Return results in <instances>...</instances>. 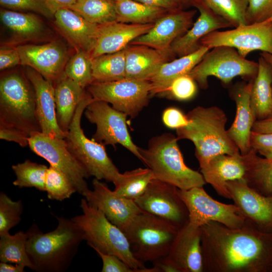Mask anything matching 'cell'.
I'll return each instance as SVG.
<instances>
[{
  "instance_id": "obj_1",
  "label": "cell",
  "mask_w": 272,
  "mask_h": 272,
  "mask_svg": "<svg viewBox=\"0 0 272 272\" xmlns=\"http://www.w3.org/2000/svg\"><path fill=\"white\" fill-rule=\"evenodd\" d=\"M200 232L203 270L272 271V232L247 222L239 228L210 222Z\"/></svg>"
},
{
  "instance_id": "obj_2",
  "label": "cell",
  "mask_w": 272,
  "mask_h": 272,
  "mask_svg": "<svg viewBox=\"0 0 272 272\" xmlns=\"http://www.w3.org/2000/svg\"><path fill=\"white\" fill-rule=\"evenodd\" d=\"M58 224L53 231L43 233L36 224L26 232L28 254L38 272H63L71 264L84 233L72 219L57 217Z\"/></svg>"
},
{
  "instance_id": "obj_3",
  "label": "cell",
  "mask_w": 272,
  "mask_h": 272,
  "mask_svg": "<svg viewBox=\"0 0 272 272\" xmlns=\"http://www.w3.org/2000/svg\"><path fill=\"white\" fill-rule=\"evenodd\" d=\"M186 116L189 123L176 129V137L178 140H188L194 144L200 168L217 155L241 154L226 129L227 117L222 109L217 106H198Z\"/></svg>"
},
{
  "instance_id": "obj_4",
  "label": "cell",
  "mask_w": 272,
  "mask_h": 272,
  "mask_svg": "<svg viewBox=\"0 0 272 272\" xmlns=\"http://www.w3.org/2000/svg\"><path fill=\"white\" fill-rule=\"evenodd\" d=\"M178 140L176 136L168 132L152 137L147 148L139 147L141 161L151 169L154 179L181 190L203 187L207 183L202 175L185 164Z\"/></svg>"
},
{
  "instance_id": "obj_5",
  "label": "cell",
  "mask_w": 272,
  "mask_h": 272,
  "mask_svg": "<svg viewBox=\"0 0 272 272\" xmlns=\"http://www.w3.org/2000/svg\"><path fill=\"white\" fill-rule=\"evenodd\" d=\"M0 126L14 128L29 137L41 132L35 91L26 75L12 72L1 77Z\"/></svg>"
},
{
  "instance_id": "obj_6",
  "label": "cell",
  "mask_w": 272,
  "mask_h": 272,
  "mask_svg": "<svg viewBox=\"0 0 272 272\" xmlns=\"http://www.w3.org/2000/svg\"><path fill=\"white\" fill-rule=\"evenodd\" d=\"M80 207L83 214L71 219L83 231L85 240L94 250L118 256L135 272L146 267L133 255L124 232L112 224L104 213L81 199Z\"/></svg>"
},
{
  "instance_id": "obj_7",
  "label": "cell",
  "mask_w": 272,
  "mask_h": 272,
  "mask_svg": "<svg viewBox=\"0 0 272 272\" xmlns=\"http://www.w3.org/2000/svg\"><path fill=\"white\" fill-rule=\"evenodd\" d=\"M93 100L88 92L77 108L64 140L69 150L90 176L112 182L115 186L120 182L122 173L108 157L104 145L88 138L81 127L83 113Z\"/></svg>"
},
{
  "instance_id": "obj_8",
  "label": "cell",
  "mask_w": 272,
  "mask_h": 272,
  "mask_svg": "<svg viewBox=\"0 0 272 272\" xmlns=\"http://www.w3.org/2000/svg\"><path fill=\"white\" fill-rule=\"evenodd\" d=\"M179 229L151 214L136 215L122 229L134 257L142 262L167 256Z\"/></svg>"
},
{
  "instance_id": "obj_9",
  "label": "cell",
  "mask_w": 272,
  "mask_h": 272,
  "mask_svg": "<svg viewBox=\"0 0 272 272\" xmlns=\"http://www.w3.org/2000/svg\"><path fill=\"white\" fill-rule=\"evenodd\" d=\"M258 71V62L247 59L232 47L219 46L210 49L188 74L203 90L209 87L208 78L214 76L225 85L240 77L253 81Z\"/></svg>"
},
{
  "instance_id": "obj_10",
  "label": "cell",
  "mask_w": 272,
  "mask_h": 272,
  "mask_svg": "<svg viewBox=\"0 0 272 272\" xmlns=\"http://www.w3.org/2000/svg\"><path fill=\"white\" fill-rule=\"evenodd\" d=\"M151 84L148 80L123 79L108 82H93L86 88L95 100L106 102L131 118L148 106Z\"/></svg>"
},
{
  "instance_id": "obj_11",
  "label": "cell",
  "mask_w": 272,
  "mask_h": 272,
  "mask_svg": "<svg viewBox=\"0 0 272 272\" xmlns=\"http://www.w3.org/2000/svg\"><path fill=\"white\" fill-rule=\"evenodd\" d=\"M178 192L187 209L188 224L193 226L200 227L210 222H216L230 228H239L246 223L235 204H226L215 200L202 187L186 190L178 188Z\"/></svg>"
},
{
  "instance_id": "obj_12",
  "label": "cell",
  "mask_w": 272,
  "mask_h": 272,
  "mask_svg": "<svg viewBox=\"0 0 272 272\" xmlns=\"http://www.w3.org/2000/svg\"><path fill=\"white\" fill-rule=\"evenodd\" d=\"M200 45L209 50L219 46L232 47L245 58L255 50L272 55V22L268 19L230 30H216L203 37Z\"/></svg>"
},
{
  "instance_id": "obj_13",
  "label": "cell",
  "mask_w": 272,
  "mask_h": 272,
  "mask_svg": "<svg viewBox=\"0 0 272 272\" xmlns=\"http://www.w3.org/2000/svg\"><path fill=\"white\" fill-rule=\"evenodd\" d=\"M84 113L88 121L96 126L92 140L114 148L120 144L141 160L139 147L132 142L127 129L126 114L106 102L95 100L87 105Z\"/></svg>"
},
{
  "instance_id": "obj_14",
  "label": "cell",
  "mask_w": 272,
  "mask_h": 272,
  "mask_svg": "<svg viewBox=\"0 0 272 272\" xmlns=\"http://www.w3.org/2000/svg\"><path fill=\"white\" fill-rule=\"evenodd\" d=\"M28 146L50 165L64 173L77 192L83 195L89 189L86 179L90 176L69 150L64 139L51 137L42 132H36L29 137Z\"/></svg>"
},
{
  "instance_id": "obj_15",
  "label": "cell",
  "mask_w": 272,
  "mask_h": 272,
  "mask_svg": "<svg viewBox=\"0 0 272 272\" xmlns=\"http://www.w3.org/2000/svg\"><path fill=\"white\" fill-rule=\"evenodd\" d=\"M178 189L173 185L154 178L144 194L134 201L143 212L156 216L180 229L188 223L189 216Z\"/></svg>"
},
{
  "instance_id": "obj_16",
  "label": "cell",
  "mask_w": 272,
  "mask_h": 272,
  "mask_svg": "<svg viewBox=\"0 0 272 272\" xmlns=\"http://www.w3.org/2000/svg\"><path fill=\"white\" fill-rule=\"evenodd\" d=\"M226 187L247 223L272 232V196L259 193L244 179L227 182Z\"/></svg>"
},
{
  "instance_id": "obj_17",
  "label": "cell",
  "mask_w": 272,
  "mask_h": 272,
  "mask_svg": "<svg viewBox=\"0 0 272 272\" xmlns=\"http://www.w3.org/2000/svg\"><path fill=\"white\" fill-rule=\"evenodd\" d=\"M16 48L21 64L34 69L53 85L63 76L68 55L65 48L58 43L24 44Z\"/></svg>"
},
{
  "instance_id": "obj_18",
  "label": "cell",
  "mask_w": 272,
  "mask_h": 272,
  "mask_svg": "<svg viewBox=\"0 0 272 272\" xmlns=\"http://www.w3.org/2000/svg\"><path fill=\"white\" fill-rule=\"evenodd\" d=\"M196 10L169 11L158 20L151 30L129 44L147 46L159 50L170 49L172 42L193 25Z\"/></svg>"
},
{
  "instance_id": "obj_19",
  "label": "cell",
  "mask_w": 272,
  "mask_h": 272,
  "mask_svg": "<svg viewBox=\"0 0 272 272\" xmlns=\"http://www.w3.org/2000/svg\"><path fill=\"white\" fill-rule=\"evenodd\" d=\"M93 189L83 195L88 203L102 211L107 219L121 230L137 214L143 212L134 200L117 195L100 180L92 181Z\"/></svg>"
},
{
  "instance_id": "obj_20",
  "label": "cell",
  "mask_w": 272,
  "mask_h": 272,
  "mask_svg": "<svg viewBox=\"0 0 272 272\" xmlns=\"http://www.w3.org/2000/svg\"><path fill=\"white\" fill-rule=\"evenodd\" d=\"M253 81L238 82L230 91V96L236 105V114L227 132L242 155H246L251 149L250 137L253 124L256 120L250 105Z\"/></svg>"
},
{
  "instance_id": "obj_21",
  "label": "cell",
  "mask_w": 272,
  "mask_h": 272,
  "mask_svg": "<svg viewBox=\"0 0 272 272\" xmlns=\"http://www.w3.org/2000/svg\"><path fill=\"white\" fill-rule=\"evenodd\" d=\"M25 74L35 91L36 112L41 132L51 137L64 139L66 133L57 122L53 85L30 67L27 66Z\"/></svg>"
},
{
  "instance_id": "obj_22",
  "label": "cell",
  "mask_w": 272,
  "mask_h": 272,
  "mask_svg": "<svg viewBox=\"0 0 272 272\" xmlns=\"http://www.w3.org/2000/svg\"><path fill=\"white\" fill-rule=\"evenodd\" d=\"M195 8L199 13L196 21L171 45L170 49L175 56L180 57L195 52L201 47L200 41L206 35L220 29L232 27L230 23L213 12L202 1Z\"/></svg>"
},
{
  "instance_id": "obj_23",
  "label": "cell",
  "mask_w": 272,
  "mask_h": 272,
  "mask_svg": "<svg viewBox=\"0 0 272 272\" xmlns=\"http://www.w3.org/2000/svg\"><path fill=\"white\" fill-rule=\"evenodd\" d=\"M154 23L138 24L114 21L100 25L92 58L123 49L136 38L148 32Z\"/></svg>"
},
{
  "instance_id": "obj_24",
  "label": "cell",
  "mask_w": 272,
  "mask_h": 272,
  "mask_svg": "<svg viewBox=\"0 0 272 272\" xmlns=\"http://www.w3.org/2000/svg\"><path fill=\"white\" fill-rule=\"evenodd\" d=\"M125 52V78L149 80L164 63L176 57L170 49L159 50L147 46L128 44Z\"/></svg>"
},
{
  "instance_id": "obj_25",
  "label": "cell",
  "mask_w": 272,
  "mask_h": 272,
  "mask_svg": "<svg viewBox=\"0 0 272 272\" xmlns=\"http://www.w3.org/2000/svg\"><path fill=\"white\" fill-rule=\"evenodd\" d=\"M246 164L243 155L220 154L213 158L200 173L206 183L211 184L221 196L231 199L226 187L227 182L244 179Z\"/></svg>"
},
{
  "instance_id": "obj_26",
  "label": "cell",
  "mask_w": 272,
  "mask_h": 272,
  "mask_svg": "<svg viewBox=\"0 0 272 272\" xmlns=\"http://www.w3.org/2000/svg\"><path fill=\"white\" fill-rule=\"evenodd\" d=\"M55 23L70 42L78 50L91 53L98 35L100 25L87 21L69 8L57 10Z\"/></svg>"
},
{
  "instance_id": "obj_27",
  "label": "cell",
  "mask_w": 272,
  "mask_h": 272,
  "mask_svg": "<svg viewBox=\"0 0 272 272\" xmlns=\"http://www.w3.org/2000/svg\"><path fill=\"white\" fill-rule=\"evenodd\" d=\"M168 255L182 272L202 271L200 227L188 223L180 229Z\"/></svg>"
},
{
  "instance_id": "obj_28",
  "label": "cell",
  "mask_w": 272,
  "mask_h": 272,
  "mask_svg": "<svg viewBox=\"0 0 272 272\" xmlns=\"http://www.w3.org/2000/svg\"><path fill=\"white\" fill-rule=\"evenodd\" d=\"M53 86L57 122L66 133L78 105L88 92L64 74Z\"/></svg>"
},
{
  "instance_id": "obj_29",
  "label": "cell",
  "mask_w": 272,
  "mask_h": 272,
  "mask_svg": "<svg viewBox=\"0 0 272 272\" xmlns=\"http://www.w3.org/2000/svg\"><path fill=\"white\" fill-rule=\"evenodd\" d=\"M209 50L208 47L201 46L192 53L162 64L148 80L152 86L151 97L159 96L168 88L174 79L188 74Z\"/></svg>"
},
{
  "instance_id": "obj_30",
  "label": "cell",
  "mask_w": 272,
  "mask_h": 272,
  "mask_svg": "<svg viewBox=\"0 0 272 272\" xmlns=\"http://www.w3.org/2000/svg\"><path fill=\"white\" fill-rule=\"evenodd\" d=\"M258 62L250 93V105L256 120L272 115V67L261 55Z\"/></svg>"
},
{
  "instance_id": "obj_31",
  "label": "cell",
  "mask_w": 272,
  "mask_h": 272,
  "mask_svg": "<svg viewBox=\"0 0 272 272\" xmlns=\"http://www.w3.org/2000/svg\"><path fill=\"white\" fill-rule=\"evenodd\" d=\"M246 164L244 179L249 186L265 196H272V159L261 157L251 149L243 155Z\"/></svg>"
},
{
  "instance_id": "obj_32",
  "label": "cell",
  "mask_w": 272,
  "mask_h": 272,
  "mask_svg": "<svg viewBox=\"0 0 272 272\" xmlns=\"http://www.w3.org/2000/svg\"><path fill=\"white\" fill-rule=\"evenodd\" d=\"M117 21L131 24L155 23L169 12L165 9L152 7L134 0L115 1Z\"/></svg>"
},
{
  "instance_id": "obj_33",
  "label": "cell",
  "mask_w": 272,
  "mask_h": 272,
  "mask_svg": "<svg viewBox=\"0 0 272 272\" xmlns=\"http://www.w3.org/2000/svg\"><path fill=\"white\" fill-rule=\"evenodd\" d=\"M92 59L93 82H108L125 78V52L105 54Z\"/></svg>"
},
{
  "instance_id": "obj_34",
  "label": "cell",
  "mask_w": 272,
  "mask_h": 272,
  "mask_svg": "<svg viewBox=\"0 0 272 272\" xmlns=\"http://www.w3.org/2000/svg\"><path fill=\"white\" fill-rule=\"evenodd\" d=\"M0 17L3 24L18 37L33 38L44 30L41 21L32 14L1 10Z\"/></svg>"
},
{
  "instance_id": "obj_35",
  "label": "cell",
  "mask_w": 272,
  "mask_h": 272,
  "mask_svg": "<svg viewBox=\"0 0 272 272\" xmlns=\"http://www.w3.org/2000/svg\"><path fill=\"white\" fill-rule=\"evenodd\" d=\"M27 233L20 231L13 235L0 236L1 262L17 264L34 270L26 248Z\"/></svg>"
},
{
  "instance_id": "obj_36",
  "label": "cell",
  "mask_w": 272,
  "mask_h": 272,
  "mask_svg": "<svg viewBox=\"0 0 272 272\" xmlns=\"http://www.w3.org/2000/svg\"><path fill=\"white\" fill-rule=\"evenodd\" d=\"M69 9L93 24L103 25L117 21L114 0H77Z\"/></svg>"
},
{
  "instance_id": "obj_37",
  "label": "cell",
  "mask_w": 272,
  "mask_h": 272,
  "mask_svg": "<svg viewBox=\"0 0 272 272\" xmlns=\"http://www.w3.org/2000/svg\"><path fill=\"white\" fill-rule=\"evenodd\" d=\"M154 176L149 168H138L122 173L120 182L114 191L120 196L135 200L142 195Z\"/></svg>"
},
{
  "instance_id": "obj_38",
  "label": "cell",
  "mask_w": 272,
  "mask_h": 272,
  "mask_svg": "<svg viewBox=\"0 0 272 272\" xmlns=\"http://www.w3.org/2000/svg\"><path fill=\"white\" fill-rule=\"evenodd\" d=\"M47 168L45 165L29 160L13 165L12 169L16 179L13 184L20 188L34 187L38 190L45 191V181Z\"/></svg>"
},
{
  "instance_id": "obj_39",
  "label": "cell",
  "mask_w": 272,
  "mask_h": 272,
  "mask_svg": "<svg viewBox=\"0 0 272 272\" xmlns=\"http://www.w3.org/2000/svg\"><path fill=\"white\" fill-rule=\"evenodd\" d=\"M213 12L234 28L246 25L248 0H201Z\"/></svg>"
},
{
  "instance_id": "obj_40",
  "label": "cell",
  "mask_w": 272,
  "mask_h": 272,
  "mask_svg": "<svg viewBox=\"0 0 272 272\" xmlns=\"http://www.w3.org/2000/svg\"><path fill=\"white\" fill-rule=\"evenodd\" d=\"M64 74L82 87L86 88L94 81L92 59L90 53L83 50H77L67 61Z\"/></svg>"
},
{
  "instance_id": "obj_41",
  "label": "cell",
  "mask_w": 272,
  "mask_h": 272,
  "mask_svg": "<svg viewBox=\"0 0 272 272\" xmlns=\"http://www.w3.org/2000/svg\"><path fill=\"white\" fill-rule=\"evenodd\" d=\"M45 189L49 199L58 201L69 198L77 192L67 176L51 165L48 167L46 171Z\"/></svg>"
},
{
  "instance_id": "obj_42",
  "label": "cell",
  "mask_w": 272,
  "mask_h": 272,
  "mask_svg": "<svg viewBox=\"0 0 272 272\" xmlns=\"http://www.w3.org/2000/svg\"><path fill=\"white\" fill-rule=\"evenodd\" d=\"M23 211L22 201L13 200L3 192L0 193V236L9 233L21 220Z\"/></svg>"
},
{
  "instance_id": "obj_43",
  "label": "cell",
  "mask_w": 272,
  "mask_h": 272,
  "mask_svg": "<svg viewBox=\"0 0 272 272\" xmlns=\"http://www.w3.org/2000/svg\"><path fill=\"white\" fill-rule=\"evenodd\" d=\"M197 92L195 81L188 74L174 79L159 96L180 101L192 99Z\"/></svg>"
},
{
  "instance_id": "obj_44",
  "label": "cell",
  "mask_w": 272,
  "mask_h": 272,
  "mask_svg": "<svg viewBox=\"0 0 272 272\" xmlns=\"http://www.w3.org/2000/svg\"><path fill=\"white\" fill-rule=\"evenodd\" d=\"M0 4L12 11H30L48 18L54 17V13L45 0H0Z\"/></svg>"
},
{
  "instance_id": "obj_45",
  "label": "cell",
  "mask_w": 272,
  "mask_h": 272,
  "mask_svg": "<svg viewBox=\"0 0 272 272\" xmlns=\"http://www.w3.org/2000/svg\"><path fill=\"white\" fill-rule=\"evenodd\" d=\"M272 16V0H248L246 15L247 24L268 20Z\"/></svg>"
},
{
  "instance_id": "obj_46",
  "label": "cell",
  "mask_w": 272,
  "mask_h": 272,
  "mask_svg": "<svg viewBox=\"0 0 272 272\" xmlns=\"http://www.w3.org/2000/svg\"><path fill=\"white\" fill-rule=\"evenodd\" d=\"M250 147L263 157L272 159V132L261 133L252 131Z\"/></svg>"
},
{
  "instance_id": "obj_47",
  "label": "cell",
  "mask_w": 272,
  "mask_h": 272,
  "mask_svg": "<svg viewBox=\"0 0 272 272\" xmlns=\"http://www.w3.org/2000/svg\"><path fill=\"white\" fill-rule=\"evenodd\" d=\"M102 261V272H135L134 270L118 256L94 250Z\"/></svg>"
},
{
  "instance_id": "obj_48",
  "label": "cell",
  "mask_w": 272,
  "mask_h": 272,
  "mask_svg": "<svg viewBox=\"0 0 272 272\" xmlns=\"http://www.w3.org/2000/svg\"><path fill=\"white\" fill-rule=\"evenodd\" d=\"M162 121L167 127L176 130L189 123L186 114L179 109L171 107L165 109L162 114Z\"/></svg>"
},
{
  "instance_id": "obj_49",
  "label": "cell",
  "mask_w": 272,
  "mask_h": 272,
  "mask_svg": "<svg viewBox=\"0 0 272 272\" xmlns=\"http://www.w3.org/2000/svg\"><path fill=\"white\" fill-rule=\"evenodd\" d=\"M21 64L19 51L15 48H3L0 50V69L1 71Z\"/></svg>"
},
{
  "instance_id": "obj_50",
  "label": "cell",
  "mask_w": 272,
  "mask_h": 272,
  "mask_svg": "<svg viewBox=\"0 0 272 272\" xmlns=\"http://www.w3.org/2000/svg\"><path fill=\"white\" fill-rule=\"evenodd\" d=\"M29 137L14 128L0 126V139L14 142L22 147L29 146Z\"/></svg>"
},
{
  "instance_id": "obj_51",
  "label": "cell",
  "mask_w": 272,
  "mask_h": 272,
  "mask_svg": "<svg viewBox=\"0 0 272 272\" xmlns=\"http://www.w3.org/2000/svg\"><path fill=\"white\" fill-rule=\"evenodd\" d=\"M152 263L153 267L150 268V272H182L168 255L158 259Z\"/></svg>"
},
{
  "instance_id": "obj_52",
  "label": "cell",
  "mask_w": 272,
  "mask_h": 272,
  "mask_svg": "<svg viewBox=\"0 0 272 272\" xmlns=\"http://www.w3.org/2000/svg\"><path fill=\"white\" fill-rule=\"evenodd\" d=\"M152 7L162 8L168 11L183 9L179 0H134Z\"/></svg>"
},
{
  "instance_id": "obj_53",
  "label": "cell",
  "mask_w": 272,
  "mask_h": 272,
  "mask_svg": "<svg viewBox=\"0 0 272 272\" xmlns=\"http://www.w3.org/2000/svg\"><path fill=\"white\" fill-rule=\"evenodd\" d=\"M252 131L261 133L272 132V115L263 119L256 120Z\"/></svg>"
},
{
  "instance_id": "obj_54",
  "label": "cell",
  "mask_w": 272,
  "mask_h": 272,
  "mask_svg": "<svg viewBox=\"0 0 272 272\" xmlns=\"http://www.w3.org/2000/svg\"><path fill=\"white\" fill-rule=\"evenodd\" d=\"M50 9L54 13L60 9L70 8L77 0H45Z\"/></svg>"
},
{
  "instance_id": "obj_55",
  "label": "cell",
  "mask_w": 272,
  "mask_h": 272,
  "mask_svg": "<svg viewBox=\"0 0 272 272\" xmlns=\"http://www.w3.org/2000/svg\"><path fill=\"white\" fill-rule=\"evenodd\" d=\"M24 268V266L17 264H13L4 262L0 263L1 272H23Z\"/></svg>"
},
{
  "instance_id": "obj_56",
  "label": "cell",
  "mask_w": 272,
  "mask_h": 272,
  "mask_svg": "<svg viewBox=\"0 0 272 272\" xmlns=\"http://www.w3.org/2000/svg\"><path fill=\"white\" fill-rule=\"evenodd\" d=\"M183 8L194 7L201 1V0H179Z\"/></svg>"
},
{
  "instance_id": "obj_57",
  "label": "cell",
  "mask_w": 272,
  "mask_h": 272,
  "mask_svg": "<svg viewBox=\"0 0 272 272\" xmlns=\"http://www.w3.org/2000/svg\"><path fill=\"white\" fill-rule=\"evenodd\" d=\"M260 55L264 57L272 67V55L266 52H262L260 54Z\"/></svg>"
},
{
  "instance_id": "obj_58",
  "label": "cell",
  "mask_w": 272,
  "mask_h": 272,
  "mask_svg": "<svg viewBox=\"0 0 272 272\" xmlns=\"http://www.w3.org/2000/svg\"><path fill=\"white\" fill-rule=\"evenodd\" d=\"M269 20L272 22V16L269 19Z\"/></svg>"
},
{
  "instance_id": "obj_59",
  "label": "cell",
  "mask_w": 272,
  "mask_h": 272,
  "mask_svg": "<svg viewBox=\"0 0 272 272\" xmlns=\"http://www.w3.org/2000/svg\"><path fill=\"white\" fill-rule=\"evenodd\" d=\"M114 1H117V0H114Z\"/></svg>"
}]
</instances>
